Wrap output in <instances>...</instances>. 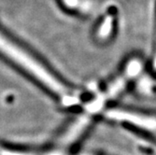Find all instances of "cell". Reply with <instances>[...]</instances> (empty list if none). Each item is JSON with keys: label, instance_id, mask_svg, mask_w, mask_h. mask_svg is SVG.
I'll return each instance as SVG.
<instances>
[{"label": "cell", "instance_id": "1", "mask_svg": "<svg viewBox=\"0 0 156 155\" xmlns=\"http://www.w3.org/2000/svg\"><path fill=\"white\" fill-rule=\"evenodd\" d=\"M0 51L25 68L27 71L33 74L51 90L58 93H63L66 92V88L63 86V84L60 83L51 74H50L40 64L32 58L29 54L12 44L7 38L3 37L1 35H0Z\"/></svg>", "mask_w": 156, "mask_h": 155}, {"label": "cell", "instance_id": "2", "mask_svg": "<svg viewBox=\"0 0 156 155\" xmlns=\"http://www.w3.org/2000/svg\"><path fill=\"white\" fill-rule=\"evenodd\" d=\"M111 25H112V18L108 16L105 19L102 25L99 28V31H98L99 37H107L111 30Z\"/></svg>", "mask_w": 156, "mask_h": 155}]
</instances>
